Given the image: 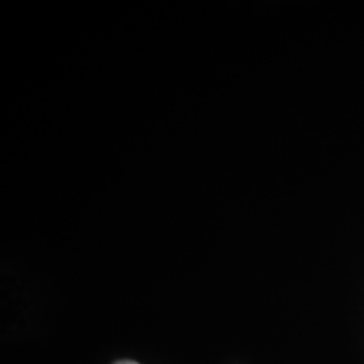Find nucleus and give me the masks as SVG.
<instances>
[{
  "instance_id": "1",
  "label": "nucleus",
  "mask_w": 364,
  "mask_h": 364,
  "mask_svg": "<svg viewBox=\"0 0 364 364\" xmlns=\"http://www.w3.org/2000/svg\"><path fill=\"white\" fill-rule=\"evenodd\" d=\"M115 364H139L136 363V362H132V360H120V362H117Z\"/></svg>"
}]
</instances>
